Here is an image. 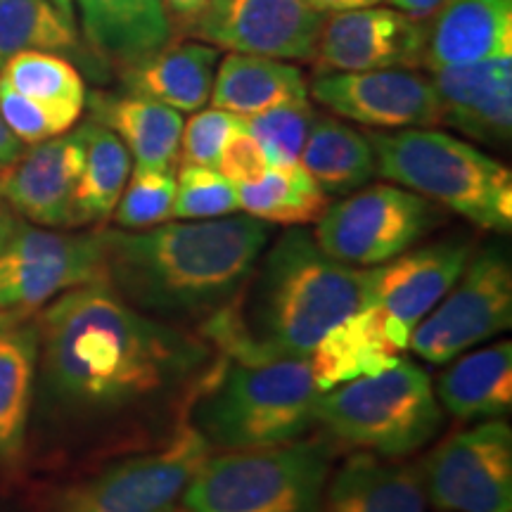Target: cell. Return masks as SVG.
<instances>
[{"instance_id":"1","label":"cell","mask_w":512,"mask_h":512,"mask_svg":"<svg viewBox=\"0 0 512 512\" xmlns=\"http://www.w3.org/2000/svg\"><path fill=\"white\" fill-rule=\"evenodd\" d=\"M38 320L43 392L67 415L133 422L185 415L216 351L202 335L133 309L105 280L62 292Z\"/></svg>"},{"instance_id":"2","label":"cell","mask_w":512,"mask_h":512,"mask_svg":"<svg viewBox=\"0 0 512 512\" xmlns=\"http://www.w3.org/2000/svg\"><path fill=\"white\" fill-rule=\"evenodd\" d=\"M361 306L366 268L332 259L311 230L292 226L261 252L238 294L204 320L200 335L238 361L306 358L325 332Z\"/></svg>"},{"instance_id":"3","label":"cell","mask_w":512,"mask_h":512,"mask_svg":"<svg viewBox=\"0 0 512 512\" xmlns=\"http://www.w3.org/2000/svg\"><path fill=\"white\" fill-rule=\"evenodd\" d=\"M102 280L147 316L207 320L238 294L271 242V223L249 214L100 230Z\"/></svg>"},{"instance_id":"4","label":"cell","mask_w":512,"mask_h":512,"mask_svg":"<svg viewBox=\"0 0 512 512\" xmlns=\"http://www.w3.org/2000/svg\"><path fill=\"white\" fill-rule=\"evenodd\" d=\"M318 396L306 358L249 363L219 354L188 420L214 451H261L304 439L316 425Z\"/></svg>"},{"instance_id":"5","label":"cell","mask_w":512,"mask_h":512,"mask_svg":"<svg viewBox=\"0 0 512 512\" xmlns=\"http://www.w3.org/2000/svg\"><path fill=\"white\" fill-rule=\"evenodd\" d=\"M377 174L482 230L510 233L512 174L503 162L437 128L370 133Z\"/></svg>"},{"instance_id":"6","label":"cell","mask_w":512,"mask_h":512,"mask_svg":"<svg viewBox=\"0 0 512 512\" xmlns=\"http://www.w3.org/2000/svg\"><path fill=\"white\" fill-rule=\"evenodd\" d=\"M316 422L332 437L382 458H406L437 437L444 408L430 375L399 358L380 375L320 392Z\"/></svg>"},{"instance_id":"7","label":"cell","mask_w":512,"mask_h":512,"mask_svg":"<svg viewBox=\"0 0 512 512\" xmlns=\"http://www.w3.org/2000/svg\"><path fill=\"white\" fill-rule=\"evenodd\" d=\"M332 451L323 441L214 451L185 489L178 512H320Z\"/></svg>"},{"instance_id":"8","label":"cell","mask_w":512,"mask_h":512,"mask_svg":"<svg viewBox=\"0 0 512 512\" xmlns=\"http://www.w3.org/2000/svg\"><path fill=\"white\" fill-rule=\"evenodd\" d=\"M211 453L214 448L185 415L159 441L69 486L60 512H178L185 489Z\"/></svg>"},{"instance_id":"9","label":"cell","mask_w":512,"mask_h":512,"mask_svg":"<svg viewBox=\"0 0 512 512\" xmlns=\"http://www.w3.org/2000/svg\"><path fill=\"white\" fill-rule=\"evenodd\" d=\"M441 223L437 204L396 183L363 185L330 204L313 238L332 259L373 268L408 252Z\"/></svg>"},{"instance_id":"10","label":"cell","mask_w":512,"mask_h":512,"mask_svg":"<svg viewBox=\"0 0 512 512\" xmlns=\"http://www.w3.org/2000/svg\"><path fill=\"white\" fill-rule=\"evenodd\" d=\"M512 325V268L498 247L467 261L456 285L415 325L408 349L422 361L451 363Z\"/></svg>"},{"instance_id":"11","label":"cell","mask_w":512,"mask_h":512,"mask_svg":"<svg viewBox=\"0 0 512 512\" xmlns=\"http://www.w3.org/2000/svg\"><path fill=\"white\" fill-rule=\"evenodd\" d=\"M422 484L441 512H512V430L503 420L467 427L439 444Z\"/></svg>"},{"instance_id":"12","label":"cell","mask_w":512,"mask_h":512,"mask_svg":"<svg viewBox=\"0 0 512 512\" xmlns=\"http://www.w3.org/2000/svg\"><path fill=\"white\" fill-rule=\"evenodd\" d=\"M323 22L311 0H209L183 31L228 53L313 62Z\"/></svg>"},{"instance_id":"13","label":"cell","mask_w":512,"mask_h":512,"mask_svg":"<svg viewBox=\"0 0 512 512\" xmlns=\"http://www.w3.org/2000/svg\"><path fill=\"white\" fill-rule=\"evenodd\" d=\"M100 233L19 226L0 249V309L34 311L72 287L102 280Z\"/></svg>"},{"instance_id":"14","label":"cell","mask_w":512,"mask_h":512,"mask_svg":"<svg viewBox=\"0 0 512 512\" xmlns=\"http://www.w3.org/2000/svg\"><path fill=\"white\" fill-rule=\"evenodd\" d=\"M309 95L337 117L382 131L441 124L437 91L415 69L316 72Z\"/></svg>"},{"instance_id":"15","label":"cell","mask_w":512,"mask_h":512,"mask_svg":"<svg viewBox=\"0 0 512 512\" xmlns=\"http://www.w3.org/2000/svg\"><path fill=\"white\" fill-rule=\"evenodd\" d=\"M470 242L441 240L366 268V304L382 309L394 344L408 349L415 325L456 285L470 261Z\"/></svg>"},{"instance_id":"16","label":"cell","mask_w":512,"mask_h":512,"mask_svg":"<svg viewBox=\"0 0 512 512\" xmlns=\"http://www.w3.org/2000/svg\"><path fill=\"white\" fill-rule=\"evenodd\" d=\"M427 24L396 8L335 12L323 22L316 72H373L422 67Z\"/></svg>"},{"instance_id":"17","label":"cell","mask_w":512,"mask_h":512,"mask_svg":"<svg viewBox=\"0 0 512 512\" xmlns=\"http://www.w3.org/2000/svg\"><path fill=\"white\" fill-rule=\"evenodd\" d=\"M83 169L79 128L31 145L0 174V200L41 228H74V195Z\"/></svg>"},{"instance_id":"18","label":"cell","mask_w":512,"mask_h":512,"mask_svg":"<svg viewBox=\"0 0 512 512\" xmlns=\"http://www.w3.org/2000/svg\"><path fill=\"white\" fill-rule=\"evenodd\" d=\"M441 124L486 145L510 143L512 133V55L432 72Z\"/></svg>"},{"instance_id":"19","label":"cell","mask_w":512,"mask_h":512,"mask_svg":"<svg viewBox=\"0 0 512 512\" xmlns=\"http://www.w3.org/2000/svg\"><path fill=\"white\" fill-rule=\"evenodd\" d=\"M434 15L422 57L430 72L512 55V0H446Z\"/></svg>"},{"instance_id":"20","label":"cell","mask_w":512,"mask_h":512,"mask_svg":"<svg viewBox=\"0 0 512 512\" xmlns=\"http://www.w3.org/2000/svg\"><path fill=\"white\" fill-rule=\"evenodd\" d=\"M83 38L100 60L131 67L174 41L164 0H76Z\"/></svg>"},{"instance_id":"21","label":"cell","mask_w":512,"mask_h":512,"mask_svg":"<svg viewBox=\"0 0 512 512\" xmlns=\"http://www.w3.org/2000/svg\"><path fill=\"white\" fill-rule=\"evenodd\" d=\"M427 494L418 465L392 463L358 451L328 477L320 512H425Z\"/></svg>"},{"instance_id":"22","label":"cell","mask_w":512,"mask_h":512,"mask_svg":"<svg viewBox=\"0 0 512 512\" xmlns=\"http://www.w3.org/2000/svg\"><path fill=\"white\" fill-rule=\"evenodd\" d=\"M389 320L373 304L361 306L318 339L306 356L318 392H328L358 377L380 375L399 361Z\"/></svg>"},{"instance_id":"23","label":"cell","mask_w":512,"mask_h":512,"mask_svg":"<svg viewBox=\"0 0 512 512\" xmlns=\"http://www.w3.org/2000/svg\"><path fill=\"white\" fill-rule=\"evenodd\" d=\"M38 375V320L0 309V463L22 458Z\"/></svg>"},{"instance_id":"24","label":"cell","mask_w":512,"mask_h":512,"mask_svg":"<svg viewBox=\"0 0 512 512\" xmlns=\"http://www.w3.org/2000/svg\"><path fill=\"white\" fill-rule=\"evenodd\" d=\"M219 48L202 41H171L159 53L119 69L128 95L162 102L176 112H197L209 102Z\"/></svg>"},{"instance_id":"25","label":"cell","mask_w":512,"mask_h":512,"mask_svg":"<svg viewBox=\"0 0 512 512\" xmlns=\"http://www.w3.org/2000/svg\"><path fill=\"white\" fill-rule=\"evenodd\" d=\"M93 121L117 133L140 171H176L183 117L162 102L136 95H95Z\"/></svg>"},{"instance_id":"26","label":"cell","mask_w":512,"mask_h":512,"mask_svg":"<svg viewBox=\"0 0 512 512\" xmlns=\"http://www.w3.org/2000/svg\"><path fill=\"white\" fill-rule=\"evenodd\" d=\"M456 361V358H453ZM437 401L458 420H496L512 408V344L460 354L437 380Z\"/></svg>"},{"instance_id":"27","label":"cell","mask_w":512,"mask_h":512,"mask_svg":"<svg viewBox=\"0 0 512 512\" xmlns=\"http://www.w3.org/2000/svg\"><path fill=\"white\" fill-rule=\"evenodd\" d=\"M309 98V81L292 62L261 55L228 53L211 86V105L238 117H252L275 105Z\"/></svg>"},{"instance_id":"28","label":"cell","mask_w":512,"mask_h":512,"mask_svg":"<svg viewBox=\"0 0 512 512\" xmlns=\"http://www.w3.org/2000/svg\"><path fill=\"white\" fill-rule=\"evenodd\" d=\"M299 164L325 195H349L377 174L375 150L366 133L335 117H316Z\"/></svg>"},{"instance_id":"29","label":"cell","mask_w":512,"mask_h":512,"mask_svg":"<svg viewBox=\"0 0 512 512\" xmlns=\"http://www.w3.org/2000/svg\"><path fill=\"white\" fill-rule=\"evenodd\" d=\"M79 133L83 169L74 195V228L110 219L131 176V152L117 133L93 119Z\"/></svg>"},{"instance_id":"30","label":"cell","mask_w":512,"mask_h":512,"mask_svg":"<svg viewBox=\"0 0 512 512\" xmlns=\"http://www.w3.org/2000/svg\"><path fill=\"white\" fill-rule=\"evenodd\" d=\"M0 79L41 105L64 131L86 107V86L72 62L46 50H24L0 64Z\"/></svg>"},{"instance_id":"31","label":"cell","mask_w":512,"mask_h":512,"mask_svg":"<svg viewBox=\"0 0 512 512\" xmlns=\"http://www.w3.org/2000/svg\"><path fill=\"white\" fill-rule=\"evenodd\" d=\"M238 197L245 214L287 228L318 223L330 207V195L320 190L302 164L271 166L261 181L238 185Z\"/></svg>"},{"instance_id":"32","label":"cell","mask_w":512,"mask_h":512,"mask_svg":"<svg viewBox=\"0 0 512 512\" xmlns=\"http://www.w3.org/2000/svg\"><path fill=\"white\" fill-rule=\"evenodd\" d=\"M74 19L53 0H0V64L24 50H74Z\"/></svg>"},{"instance_id":"33","label":"cell","mask_w":512,"mask_h":512,"mask_svg":"<svg viewBox=\"0 0 512 512\" xmlns=\"http://www.w3.org/2000/svg\"><path fill=\"white\" fill-rule=\"evenodd\" d=\"M318 112L306 100H292L275 105L252 117H242V126L261 145L271 166L299 164L306 136H309Z\"/></svg>"},{"instance_id":"34","label":"cell","mask_w":512,"mask_h":512,"mask_svg":"<svg viewBox=\"0 0 512 512\" xmlns=\"http://www.w3.org/2000/svg\"><path fill=\"white\" fill-rule=\"evenodd\" d=\"M240 209L238 185L223 178L211 166L181 164L176 176V197L171 219L209 221L230 216Z\"/></svg>"},{"instance_id":"35","label":"cell","mask_w":512,"mask_h":512,"mask_svg":"<svg viewBox=\"0 0 512 512\" xmlns=\"http://www.w3.org/2000/svg\"><path fill=\"white\" fill-rule=\"evenodd\" d=\"M176 197L174 171H140L128 176L112 216L124 230L152 228L171 219V207Z\"/></svg>"},{"instance_id":"36","label":"cell","mask_w":512,"mask_h":512,"mask_svg":"<svg viewBox=\"0 0 512 512\" xmlns=\"http://www.w3.org/2000/svg\"><path fill=\"white\" fill-rule=\"evenodd\" d=\"M242 131V117L219 107L197 110L181 133V164L211 166L216 169L226 140Z\"/></svg>"},{"instance_id":"37","label":"cell","mask_w":512,"mask_h":512,"mask_svg":"<svg viewBox=\"0 0 512 512\" xmlns=\"http://www.w3.org/2000/svg\"><path fill=\"white\" fill-rule=\"evenodd\" d=\"M0 114L24 145H36L67 133L41 105L29 100L27 95L17 93L3 79H0Z\"/></svg>"},{"instance_id":"38","label":"cell","mask_w":512,"mask_h":512,"mask_svg":"<svg viewBox=\"0 0 512 512\" xmlns=\"http://www.w3.org/2000/svg\"><path fill=\"white\" fill-rule=\"evenodd\" d=\"M268 169H271V164H268L264 150L245 131V126H242V131L233 133L226 140L219 162H216V171L235 185H249L261 181Z\"/></svg>"},{"instance_id":"39","label":"cell","mask_w":512,"mask_h":512,"mask_svg":"<svg viewBox=\"0 0 512 512\" xmlns=\"http://www.w3.org/2000/svg\"><path fill=\"white\" fill-rule=\"evenodd\" d=\"M22 152H24V143L10 131V126L5 124L3 114H0V174H3L10 164L17 162V157L22 155Z\"/></svg>"},{"instance_id":"40","label":"cell","mask_w":512,"mask_h":512,"mask_svg":"<svg viewBox=\"0 0 512 512\" xmlns=\"http://www.w3.org/2000/svg\"><path fill=\"white\" fill-rule=\"evenodd\" d=\"M207 3L209 0H164V8L169 12L171 22L185 29Z\"/></svg>"},{"instance_id":"41","label":"cell","mask_w":512,"mask_h":512,"mask_svg":"<svg viewBox=\"0 0 512 512\" xmlns=\"http://www.w3.org/2000/svg\"><path fill=\"white\" fill-rule=\"evenodd\" d=\"M396 10L406 12L408 17L413 19H422L425 22L427 17H432L446 0H389Z\"/></svg>"},{"instance_id":"42","label":"cell","mask_w":512,"mask_h":512,"mask_svg":"<svg viewBox=\"0 0 512 512\" xmlns=\"http://www.w3.org/2000/svg\"><path fill=\"white\" fill-rule=\"evenodd\" d=\"M384 3V0H311V5L323 15H335V12H349V10H363L375 8V5Z\"/></svg>"},{"instance_id":"43","label":"cell","mask_w":512,"mask_h":512,"mask_svg":"<svg viewBox=\"0 0 512 512\" xmlns=\"http://www.w3.org/2000/svg\"><path fill=\"white\" fill-rule=\"evenodd\" d=\"M19 223L15 221V216L10 214L8 207H5V202L0 200V249L8 245V240L12 238V233H15V228Z\"/></svg>"},{"instance_id":"44","label":"cell","mask_w":512,"mask_h":512,"mask_svg":"<svg viewBox=\"0 0 512 512\" xmlns=\"http://www.w3.org/2000/svg\"><path fill=\"white\" fill-rule=\"evenodd\" d=\"M53 3L64 12V15L74 19V0H53Z\"/></svg>"}]
</instances>
